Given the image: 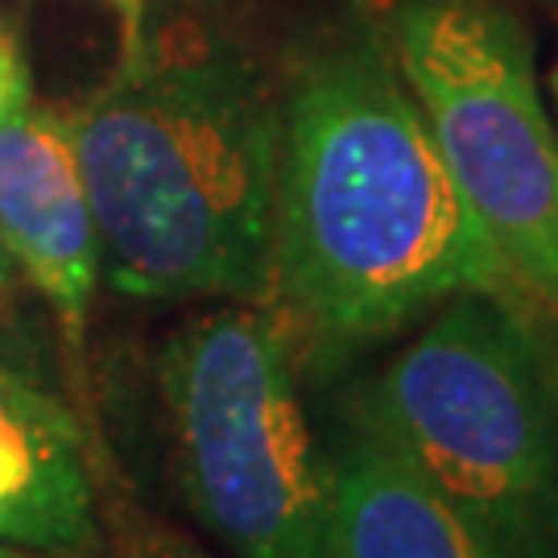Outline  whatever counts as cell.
Segmentation results:
<instances>
[{
    "label": "cell",
    "mask_w": 558,
    "mask_h": 558,
    "mask_svg": "<svg viewBox=\"0 0 558 558\" xmlns=\"http://www.w3.org/2000/svg\"><path fill=\"white\" fill-rule=\"evenodd\" d=\"M0 248L80 343L100 281V236L66 112L29 92L0 117Z\"/></svg>",
    "instance_id": "6"
},
{
    "label": "cell",
    "mask_w": 558,
    "mask_h": 558,
    "mask_svg": "<svg viewBox=\"0 0 558 558\" xmlns=\"http://www.w3.org/2000/svg\"><path fill=\"white\" fill-rule=\"evenodd\" d=\"M120 9H124V13H129V25H137V17H141V4H145V0H117Z\"/></svg>",
    "instance_id": "11"
},
{
    "label": "cell",
    "mask_w": 558,
    "mask_h": 558,
    "mask_svg": "<svg viewBox=\"0 0 558 558\" xmlns=\"http://www.w3.org/2000/svg\"><path fill=\"white\" fill-rule=\"evenodd\" d=\"M339 558H493L398 442L352 410L323 451Z\"/></svg>",
    "instance_id": "8"
},
{
    "label": "cell",
    "mask_w": 558,
    "mask_h": 558,
    "mask_svg": "<svg viewBox=\"0 0 558 558\" xmlns=\"http://www.w3.org/2000/svg\"><path fill=\"white\" fill-rule=\"evenodd\" d=\"M66 129L112 290L269 302L281 104L253 62L129 25L112 75Z\"/></svg>",
    "instance_id": "2"
},
{
    "label": "cell",
    "mask_w": 558,
    "mask_h": 558,
    "mask_svg": "<svg viewBox=\"0 0 558 558\" xmlns=\"http://www.w3.org/2000/svg\"><path fill=\"white\" fill-rule=\"evenodd\" d=\"M505 274L389 50L319 46L281 100L269 311L323 343H368Z\"/></svg>",
    "instance_id": "1"
},
{
    "label": "cell",
    "mask_w": 558,
    "mask_h": 558,
    "mask_svg": "<svg viewBox=\"0 0 558 558\" xmlns=\"http://www.w3.org/2000/svg\"><path fill=\"white\" fill-rule=\"evenodd\" d=\"M393 54L505 274L558 311V141L518 13L500 0H401Z\"/></svg>",
    "instance_id": "5"
},
{
    "label": "cell",
    "mask_w": 558,
    "mask_h": 558,
    "mask_svg": "<svg viewBox=\"0 0 558 558\" xmlns=\"http://www.w3.org/2000/svg\"><path fill=\"white\" fill-rule=\"evenodd\" d=\"M100 542L87 442L71 405L0 360V546L87 558Z\"/></svg>",
    "instance_id": "7"
},
{
    "label": "cell",
    "mask_w": 558,
    "mask_h": 558,
    "mask_svg": "<svg viewBox=\"0 0 558 558\" xmlns=\"http://www.w3.org/2000/svg\"><path fill=\"white\" fill-rule=\"evenodd\" d=\"M356 410L493 558H558V380L509 299H447Z\"/></svg>",
    "instance_id": "3"
},
{
    "label": "cell",
    "mask_w": 558,
    "mask_h": 558,
    "mask_svg": "<svg viewBox=\"0 0 558 558\" xmlns=\"http://www.w3.org/2000/svg\"><path fill=\"white\" fill-rule=\"evenodd\" d=\"M0 558H66V555H38V550H17V546H0Z\"/></svg>",
    "instance_id": "10"
},
{
    "label": "cell",
    "mask_w": 558,
    "mask_h": 558,
    "mask_svg": "<svg viewBox=\"0 0 558 558\" xmlns=\"http://www.w3.org/2000/svg\"><path fill=\"white\" fill-rule=\"evenodd\" d=\"M555 92H558V71H555Z\"/></svg>",
    "instance_id": "13"
},
{
    "label": "cell",
    "mask_w": 558,
    "mask_h": 558,
    "mask_svg": "<svg viewBox=\"0 0 558 558\" xmlns=\"http://www.w3.org/2000/svg\"><path fill=\"white\" fill-rule=\"evenodd\" d=\"M29 87H25V66H21L17 50H13V41L0 34V117L13 108L17 96H25Z\"/></svg>",
    "instance_id": "9"
},
{
    "label": "cell",
    "mask_w": 558,
    "mask_h": 558,
    "mask_svg": "<svg viewBox=\"0 0 558 558\" xmlns=\"http://www.w3.org/2000/svg\"><path fill=\"white\" fill-rule=\"evenodd\" d=\"M9 269H13V260H9V253L0 248V294L9 290Z\"/></svg>",
    "instance_id": "12"
},
{
    "label": "cell",
    "mask_w": 558,
    "mask_h": 558,
    "mask_svg": "<svg viewBox=\"0 0 558 558\" xmlns=\"http://www.w3.org/2000/svg\"><path fill=\"white\" fill-rule=\"evenodd\" d=\"M179 484L236 558H339L286 323L257 302L182 323L158 356Z\"/></svg>",
    "instance_id": "4"
}]
</instances>
